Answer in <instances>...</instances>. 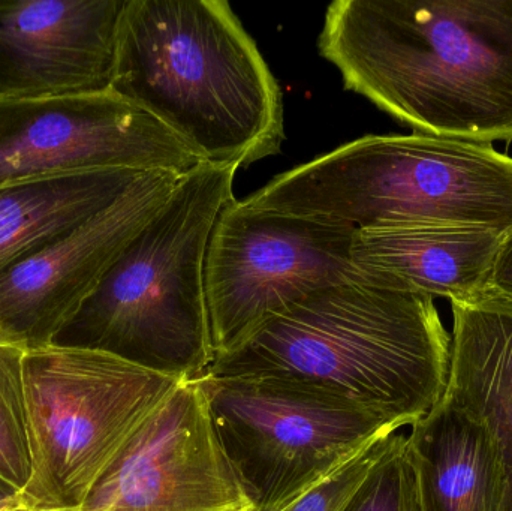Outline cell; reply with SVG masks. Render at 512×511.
Listing matches in <instances>:
<instances>
[{"mask_svg": "<svg viewBox=\"0 0 512 511\" xmlns=\"http://www.w3.org/2000/svg\"><path fill=\"white\" fill-rule=\"evenodd\" d=\"M318 50L417 134L512 141V0H336Z\"/></svg>", "mask_w": 512, "mask_h": 511, "instance_id": "6da1fadb", "label": "cell"}, {"mask_svg": "<svg viewBox=\"0 0 512 511\" xmlns=\"http://www.w3.org/2000/svg\"><path fill=\"white\" fill-rule=\"evenodd\" d=\"M450 363L433 297L364 275L271 315L206 375L304 384L412 426L444 398Z\"/></svg>", "mask_w": 512, "mask_h": 511, "instance_id": "7a4b0ae2", "label": "cell"}, {"mask_svg": "<svg viewBox=\"0 0 512 511\" xmlns=\"http://www.w3.org/2000/svg\"><path fill=\"white\" fill-rule=\"evenodd\" d=\"M111 92L206 164L249 167L282 149V90L225 0H126Z\"/></svg>", "mask_w": 512, "mask_h": 511, "instance_id": "3957f363", "label": "cell"}, {"mask_svg": "<svg viewBox=\"0 0 512 511\" xmlns=\"http://www.w3.org/2000/svg\"><path fill=\"white\" fill-rule=\"evenodd\" d=\"M237 170L203 162L183 174L56 344L105 351L177 380L204 377L215 360L207 248L222 209L236 198Z\"/></svg>", "mask_w": 512, "mask_h": 511, "instance_id": "277c9868", "label": "cell"}, {"mask_svg": "<svg viewBox=\"0 0 512 511\" xmlns=\"http://www.w3.org/2000/svg\"><path fill=\"white\" fill-rule=\"evenodd\" d=\"M243 203L355 230L438 225L512 231V158L492 144L366 135L279 174Z\"/></svg>", "mask_w": 512, "mask_h": 511, "instance_id": "5b68a950", "label": "cell"}, {"mask_svg": "<svg viewBox=\"0 0 512 511\" xmlns=\"http://www.w3.org/2000/svg\"><path fill=\"white\" fill-rule=\"evenodd\" d=\"M180 381L93 348L51 344L27 350L32 477L21 494L39 506L78 509Z\"/></svg>", "mask_w": 512, "mask_h": 511, "instance_id": "8992f818", "label": "cell"}, {"mask_svg": "<svg viewBox=\"0 0 512 511\" xmlns=\"http://www.w3.org/2000/svg\"><path fill=\"white\" fill-rule=\"evenodd\" d=\"M219 443L255 511H276L403 428L372 408L270 378L201 377Z\"/></svg>", "mask_w": 512, "mask_h": 511, "instance_id": "52a82bcc", "label": "cell"}, {"mask_svg": "<svg viewBox=\"0 0 512 511\" xmlns=\"http://www.w3.org/2000/svg\"><path fill=\"white\" fill-rule=\"evenodd\" d=\"M355 233L231 200L213 227L204 267L215 357L301 297L366 275L352 261Z\"/></svg>", "mask_w": 512, "mask_h": 511, "instance_id": "ba28073f", "label": "cell"}, {"mask_svg": "<svg viewBox=\"0 0 512 511\" xmlns=\"http://www.w3.org/2000/svg\"><path fill=\"white\" fill-rule=\"evenodd\" d=\"M203 164L114 92L0 99V188L101 171L183 174Z\"/></svg>", "mask_w": 512, "mask_h": 511, "instance_id": "9c48e42d", "label": "cell"}, {"mask_svg": "<svg viewBox=\"0 0 512 511\" xmlns=\"http://www.w3.org/2000/svg\"><path fill=\"white\" fill-rule=\"evenodd\" d=\"M78 511H255L219 443L201 377L174 387Z\"/></svg>", "mask_w": 512, "mask_h": 511, "instance_id": "30bf717a", "label": "cell"}, {"mask_svg": "<svg viewBox=\"0 0 512 511\" xmlns=\"http://www.w3.org/2000/svg\"><path fill=\"white\" fill-rule=\"evenodd\" d=\"M182 176L149 171L119 198L0 278V345L56 344Z\"/></svg>", "mask_w": 512, "mask_h": 511, "instance_id": "8fae6325", "label": "cell"}, {"mask_svg": "<svg viewBox=\"0 0 512 511\" xmlns=\"http://www.w3.org/2000/svg\"><path fill=\"white\" fill-rule=\"evenodd\" d=\"M126 0H0V99L110 92Z\"/></svg>", "mask_w": 512, "mask_h": 511, "instance_id": "7c38bea8", "label": "cell"}, {"mask_svg": "<svg viewBox=\"0 0 512 511\" xmlns=\"http://www.w3.org/2000/svg\"><path fill=\"white\" fill-rule=\"evenodd\" d=\"M504 234L480 228L397 225L357 230L355 266L385 284L430 297L471 300L489 291Z\"/></svg>", "mask_w": 512, "mask_h": 511, "instance_id": "4fadbf2b", "label": "cell"}, {"mask_svg": "<svg viewBox=\"0 0 512 511\" xmlns=\"http://www.w3.org/2000/svg\"><path fill=\"white\" fill-rule=\"evenodd\" d=\"M451 309L444 396L489 429L504 467L501 511H512V300L487 291L477 299L454 300Z\"/></svg>", "mask_w": 512, "mask_h": 511, "instance_id": "5bb4252c", "label": "cell"}, {"mask_svg": "<svg viewBox=\"0 0 512 511\" xmlns=\"http://www.w3.org/2000/svg\"><path fill=\"white\" fill-rule=\"evenodd\" d=\"M411 428L408 447L423 511H501L504 467L480 420L444 396Z\"/></svg>", "mask_w": 512, "mask_h": 511, "instance_id": "9a60e30c", "label": "cell"}, {"mask_svg": "<svg viewBox=\"0 0 512 511\" xmlns=\"http://www.w3.org/2000/svg\"><path fill=\"white\" fill-rule=\"evenodd\" d=\"M143 174L101 171L0 188V278L110 206Z\"/></svg>", "mask_w": 512, "mask_h": 511, "instance_id": "2e32d148", "label": "cell"}, {"mask_svg": "<svg viewBox=\"0 0 512 511\" xmlns=\"http://www.w3.org/2000/svg\"><path fill=\"white\" fill-rule=\"evenodd\" d=\"M23 348L0 345V477L17 491L32 477Z\"/></svg>", "mask_w": 512, "mask_h": 511, "instance_id": "e0dca14e", "label": "cell"}, {"mask_svg": "<svg viewBox=\"0 0 512 511\" xmlns=\"http://www.w3.org/2000/svg\"><path fill=\"white\" fill-rule=\"evenodd\" d=\"M345 511H423L408 437L393 434Z\"/></svg>", "mask_w": 512, "mask_h": 511, "instance_id": "ac0fdd59", "label": "cell"}, {"mask_svg": "<svg viewBox=\"0 0 512 511\" xmlns=\"http://www.w3.org/2000/svg\"><path fill=\"white\" fill-rule=\"evenodd\" d=\"M388 438L390 435L370 444L330 476L276 511H345L384 453Z\"/></svg>", "mask_w": 512, "mask_h": 511, "instance_id": "d6986e66", "label": "cell"}, {"mask_svg": "<svg viewBox=\"0 0 512 511\" xmlns=\"http://www.w3.org/2000/svg\"><path fill=\"white\" fill-rule=\"evenodd\" d=\"M489 293L512 300V231L505 234L493 264Z\"/></svg>", "mask_w": 512, "mask_h": 511, "instance_id": "ffe728a7", "label": "cell"}, {"mask_svg": "<svg viewBox=\"0 0 512 511\" xmlns=\"http://www.w3.org/2000/svg\"><path fill=\"white\" fill-rule=\"evenodd\" d=\"M0 511H78L71 507H47L33 503L29 498L24 497L20 491L14 497L8 498L0 504Z\"/></svg>", "mask_w": 512, "mask_h": 511, "instance_id": "44dd1931", "label": "cell"}, {"mask_svg": "<svg viewBox=\"0 0 512 511\" xmlns=\"http://www.w3.org/2000/svg\"><path fill=\"white\" fill-rule=\"evenodd\" d=\"M17 492L18 491L14 486L9 485L6 480H3L2 477H0V504H2L3 501L8 500V498L14 497Z\"/></svg>", "mask_w": 512, "mask_h": 511, "instance_id": "7402d4cb", "label": "cell"}]
</instances>
